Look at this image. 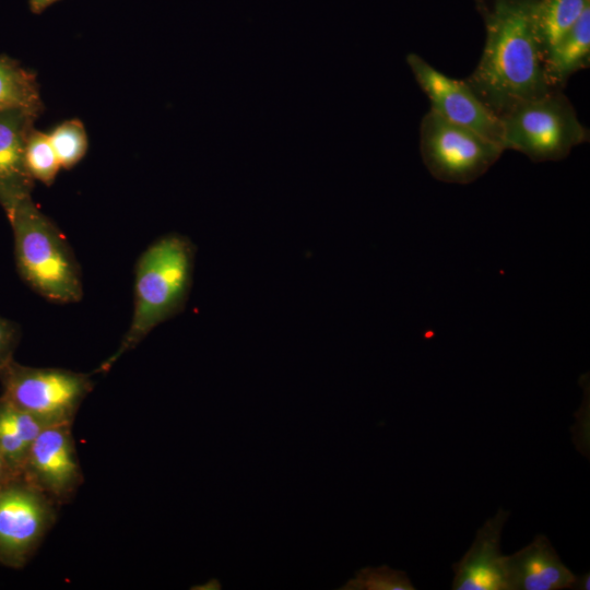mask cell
<instances>
[{"mask_svg":"<svg viewBox=\"0 0 590 590\" xmlns=\"http://www.w3.org/2000/svg\"><path fill=\"white\" fill-rule=\"evenodd\" d=\"M536 0H475L485 44L467 84L500 120L521 103L553 91L534 27Z\"/></svg>","mask_w":590,"mask_h":590,"instance_id":"6da1fadb","label":"cell"},{"mask_svg":"<svg viewBox=\"0 0 590 590\" xmlns=\"http://www.w3.org/2000/svg\"><path fill=\"white\" fill-rule=\"evenodd\" d=\"M197 247L180 233L152 241L134 267V302L130 326L114 354L96 373L108 371L161 323L184 311L193 283Z\"/></svg>","mask_w":590,"mask_h":590,"instance_id":"7a4b0ae2","label":"cell"},{"mask_svg":"<svg viewBox=\"0 0 590 590\" xmlns=\"http://www.w3.org/2000/svg\"><path fill=\"white\" fill-rule=\"evenodd\" d=\"M20 278L39 296L57 304L83 297L80 266L59 227L34 203L20 202L8 216Z\"/></svg>","mask_w":590,"mask_h":590,"instance_id":"3957f363","label":"cell"},{"mask_svg":"<svg viewBox=\"0 0 590 590\" xmlns=\"http://www.w3.org/2000/svg\"><path fill=\"white\" fill-rule=\"evenodd\" d=\"M500 121L505 151L520 152L534 163L560 161L590 138L563 90L519 104Z\"/></svg>","mask_w":590,"mask_h":590,"instance_id":"277c9868","label":"cell"},{"mask_svg":"<svg viewBox=\"0 0 590 590\" xmlns=\"http://www.w3.org/2000/svg\"><path fill=\"white\" fill-rule=\"evenodd\" d=\"M502 144L428 110L420 123V152L437 180L470 184L485 174L502 156Z\"/></svg>","mask_w":590,"mask_h":590,"instance_id":"5b68a950","label":"cell"},{"mask_svg":"<svg viewBox=\"0 0 590 590\" xmlns=\"http://www.w3.org/2000/svg\"><path fill=\"white\" fill-rule=\"evenodd\" d=\"M0 382L4 400L49 425L72 424L93 388L86 374L31 367L14 359L0 373Z\"/></svg>","mask_w":590,"mask_h":590,"instance_id":"8992f818","label":"cell"},{"mask_svg":"<svg viewBox=\"0 0 590 590\" xmlns=\"http://www.w3.org/2000/svg\"><path fill=\"white\" fill-rule=\"evenodd\" d=\"M57 504L16 477L0 486V563L22 568L56 521Z\"/></svg>","mask_w":590,"mask_h":590,"instance_id":"52a82bcc","label":"cell"},{"mask_svg":"<svg viewBox=\"0 0 590 590\" xmlns=\"http://www.w3.org/2000/svg\"><path fill=\"white\" fill-rule=\"evenodd\" d=\"M406 62L428 97L430 110L503 145L502 121L464 80L446 75L414 52L406 56Z\"/></svg>","mask_w":590,"mask_h":590,"instance_id":"ba28073f","label":"cell"},{"mask_svg":"<svg viewBox=\"0 0 590 590\" xmlns=\"http://www.w3.org/2000/svg\"><path fill=\"white\" fill-rule=\"evenodd\" d=\"M71 423L46 427L32 442L21 473L57 505L71 500L83 481Z\"/></svg>","mask_w":590,"mask_h":590,"instance_id":"9c48e42d","label":"cell"},{"mask_svg":"<svg viewBox=\"0 0 590 590\" xmlns=\"http://www.w3.org/2000/svg\"><path fill=\"white\" fill-rule=\"evenodd\" d=\"M39 115L23 108L0 110V205L12 213L32 197L35 180L25 163V144Z\"/></svg>","mask_w":590,"mask_h":590,"instance_id":"30bf717a","label":"cell"},{"mask_svg":"<svg viewBox=\"0 0 590 590\" xmlns=\"http://www.w3.org/2000/svg\"><path fill=\"white\" fill-rule=\"evenodd\" d=\"M509 511L502 508L479 529L473 544L453 565V590H508L500 536Z\"/></svg>","mask_w":590,"mask_h":590,"instance_id":"8fae6325","label":"cell"},{"mask_svg":"<svg viewBox=\"0 0 590 590\" xmlns=\"http://www.w3.org/2000/svg\"><path fill=\"white\" fill-rule=\"evenodd\" d=\"M505 568L508 590H560L571 588L576 577L543 534L506 556Z\"/></svg>","mask_w":590,"mask_h":590,"instance_id":"7c38bea8","label":"cell"},{"mask_svg":"<svg viewBox=\"0 0 590 590\" xmlns=\"http://www.w3.org/2000/svg\"><path fill=\"white\" fill-rule=\"evenodd\" d=\"M590 63V8L552 47L544 60L545 76L554 90H563L569 78Z\"/></svg>","mask_w":590,"mask_h":590,"instance_id":"4fadbf2b","label":"cell"},{"mask_svg":"<svg viewBox=\"0 0 590 590\" xmlns=\"http://www.w3.org/2000/svg\"><path fill=\"white\" fill-rule=\"evenodd\" d=\"M588 8L590 0L535 1L534 27L543 64L552 47Z\"/></svg>","mask_w":590,"mask_h":590,"instance_id":"5bb4252c","label":"cell"},{"mask_svg":"<svg viewBox=\"0 0 590 590\" xmlns=\"http://www.w3.org/2000/svg\"><path fill=\"white\" fill-rule=\"evenodd\" d=\"M23 108L40 116L44 104L36 73L0 54V110Z\"/></svg>","mask_w":590,"mask_h":590,"instance_id":"9a60e30c","label":"cell"},{"mask_svg":"<svg viewBox=\"0 0 590 590\" xmlns=\"http://www.w3.org/2000/svg\"><path fill=\"white\" fill-rule=\"evenodd\" d=\"M48 138L63 169L73 168L86 155L87 133L83 122L76 118L55 126L48 133Z\"/></svg>","mask_w":590,"mask_h":590,"instance_id":"2e32d148","label":"cell"},{"mask_svg":"<svg viewBox=\"0 0 590 590\" xmlns=\"http://www.w3.org/2000/svg\"><path fill=\"white\" fill-rule=\"evenodd\" d=\"M25 163L35 181L47 187L55 182L61 166L48 133L35 128L31 131L25 144Z\"/></svg>","mask_w":590,"mask_h":590,"instance_id":"e0dca14e","label":"cell"},{"mask_svg":"<svg viewBox=\"0 0 590 590\" xmlns=\"http://www.w3.org/2000/svg\"><path fill=\"white\" fill-rule=\"evenodd\" d=\"M343 590H414L408 575L388 566L366 567L350 579Z\"/></svg>","mask_w":590,"mask_h":590,"instance_id":"ac0fdd59","label":"cell"},{"mask_svg":"<svg viewBox=\"0 0 590 590\" xmlns=\"http://www.w3.org/2000/svg\"><path fill=\"white\" fill-rule=\"evenodd\" d=\"M28 449L30 446L0 417V451L19 476Z\"/></svg>","mask_w":590,"mask_h":590,"instance_id":"d6986e66","label":"cell"},{"mask_svg":"<svg viewBox=\"0 0 590 590\" xmlns=\"http://www.w3.org/2000/svg\"><path fill=\"white\" fill-rule=\"evenodd\" d=\"M19 340V326L0 315V373L13 361V354Z\"/></svg>","mask_w":590,"mask_h":590,"instance_id":"ffe728a7","label":"cell"},{"mask_svg":"<svg viewBox=\"0 0 590 590\" xmlns=\"http://www.w3.org/2000/svg\"><path fill=\"white\" fill-rule=\"evenodd\" d=\"M20 477L9 465L8 461L0 451V486L9 483L10 481Z\"/></svg>","mask_w":590,"mask_h":590,"instance_id":"44dd1931","label":"cell"},{"mask_svg":"<svg viewBox=\"0 0 590 590\" xmlns=\"http://www.w3.org/2000/svg\"><path fill=\"white\" fill-rule=\"evenodd\" d=\"M59 0H28V8L34 14H42L46 9Z\"/></svg>","mask_w":590,"mask_h":590,"instance_id":"7402d4cb","label":"cell"},{"mask_svg":"<svg viewBox=\"0 0 590 590\" xmlns=\"http://www.w3.org/2000/svg\"><path fill=\"white\" fill-rule=\"evenodd\" d=\"M571 589L589 590L590 589V575L587 573L581 576H576L573 582Z\"/></svg>","mask_w":590,"mask_h":590,"instance_id":"603a6c76","label":"cell"}]
</instances>
